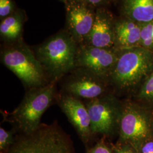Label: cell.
<instances>
[{
    "instance_id": "obj_1",
    "label": "cell",
    "mask_w": 153,
    "mask_h": 153,
    "mask_svg": "<svg viewBox=\"0 0 153 153\" xmlns=\"http://www.w3.org/2000/svg\"><path fill=\"white\" fill-rule=\"evenodd\" d=\"M57 83L51 82L40 88L26 91L21 103L12 112H2L4 121L10 123L17 133L27 134L35 131L44 112L57 103Z\"/></svg>"
},
{
    "instance_id": "obj_2",
    "label": "cell",
    "mask_w": 153,
    "mask_h": 153,
    "mask_svg": "<svg viewBox=\"0 0 153 153\" xmlns=\"http://www.w3.org/2000/svg\"><path fill=\"white\" fill-rule=\"evenodd\" d=\"M79 44L70 33H60L39 45L35 55L49 83H57L76 68Z\"/></svg>"
},
{
    "instance_id": "obj_3",
    "label": "cell",
    "mask_w": 153,
    "mask_h": 153,
    "mask_svg": "<svg viewBox=\"0 0 153 153\" xmlns=\"http://www.w3.org/2000/svg\"><path fill=\"white\" fill-rule=\"evenodd\" d=\"M121 51L107 78L109 87L118 94L131 91L153 68V55L150 50L135 47Z\"/></svg>"
},
{
    "instance_id": "obj_4",
    "label": "cell",
    "mask_w": 153,
    "mask_h": 153,
    "mask_svg": "<svg viewBox=\"0 0 153 153\" xmlns=\"http://www.w3.org/2000/svg\"><path fill=\"white\" fill-rule=\"evenodd\" d=\"M7 153H76L71 138L57 120L42 123L31 133H18Z\"/></svg>"
},
{
    "instance_id": "obj_5",
    "label": "cell",
    "mask_w": 153,
    "mask_h": 153,
    "mask_svg": "<svg viewBox=\"0 0 153 153\" xmlns=\"http://www.w3.org/2000/svg\"><path fill=\"white\" fill-rule=\"evenodd\" d=\"M1 61L19 79L26 91L49 83L35 53L25 44L6 48L1 52Z\"/></svg>"
},
{
    "instance_id": "obj_6",
    "label": "cell",
    "mask_w": 153,
    "mask_h": 153,
    "mask_svg": "<svg viewBox=\"0 0 153 153\" xmlns=\"http://www.w3.org/2000/svg\"><path fill=\"white\" fill-rule=\"evenodd\" d=\"M90 119L93 135H111L119 132L123 103L109 93L97 98L83 101Z\"/></svg>"
},
{
    "instance_id": "obj_7",
    "label": "cell",
    "mask_w": 153,
    "mask_h": 153,
    "mask_svg": "<svg viewBox=\"0 0 153 153\" xmlns=\"http://www.w3.org/2000/svg\"><path fill=\"white\" fill-rule=\"evenodd\" d=\"M59 92L82 101L100 97L108 93L107 79L83 68L76 67L58 82Z\"/></svg>"
},
{
    "instance_id": "obj_8",
    "label": "cell",
    "mask_w": 153,
    "mask_h": 153,
    "mask_svg": "<svg viewBox=\"0 0 153 153\" xmlns=\"http://www.w3.org/2000/svg\"><path fill=\"white\" fill-rule=\"evenodd\" d=\"M152 128V119L146 111L131 102L123 103L119 129L122 142L138 149L148 139Z\"/></svg>"
},
{
    "instance_id": "obj_9",
    "label": "cell",
    "mask_w": 153,
    "mask_h": 153,
    "mask_svg": "<svg viewBox=\"0 0 153 153\" xmlns=\"http://www.w3.org/2000/svg\"><path fill=\"white\" fill-rule=\"evenodd\" d=\"M117 57L118 53L114 49L80 44L76 52V67L85 68L107 79Z\"/></svg>"
},
{
    "instance_id": "obj_10",
    "label": "cell",
    "mask_w": 153,
    "mask_h": 153,
    "mask_svg": "<svg viewBox=\"0 0 153 153\" xmlns=\"http://www.w3.org/2000/svg\"><path fill=\"white\" fill-rule=\"evenodd\" d=\"M57 105L67 117L82 141L88 142L93 136L88 109L83 101L59 92Z\"/></svg>"
},
{
    "instance_id": "obj_11",
    "label": "cell",
    "mask_w": 153,
    "mask_h": 153,
    "mask_svg": "<svg viewBox=\"0 0 153 153\" xmlns=\"http://www.w3.org/2000/svg\"><path fill=\"white\" fill-rule=\"evenodd\" d=\"M67 23L70 33L79 45L83 44L90 33L95 14L84 3H71L67 9Z\"/></svg>"
},
{
    "instance_id": "obj_12",
    "label": "cell",
    "mask_w": 153,
    "mask_h": 153,
    "mask_svg": "<svg viewBox=\"0 0 153 153\" xmlns=\"http://www.w3.org/2000/svg\"><path fill=\"white\" fill-rule=\"evenodd\" d=\"M115 43V33L113 32L109 19L102 13L97 12L92 29L83 44L101 48L114 49Z\"/></svg>"
},
{
    "instance_id": "obj_13",
    "label": "cell",
    "mask_w": 153,
    "mask_h": 153,
    "mask_svg": "<svg viewBox=\"0 0 153 153\" xmlns=\"http://www.w3.org/2000/svg\"><path fill=\"white\" fill-rule=\"evenodd\" d=\"M141 28L131 21L119 22L115 27L116 42L121 49L135 47L141 43Z\"/></svg>"
},
{
    "instance_id": "obj_14",
    "label": "cell",
    "mask_w": 153,
    "mask_h": 153,
    "mask_svg": "<svg viewBox=\"0 0 153 153\" xmlns=\"http://www.w3.org/2000/svg\"><path fill=\"white\" fill-rule=\"evenodd\" d=\"M124 9L126 14L137 22L153 21V0H125Z\"/></svg>"
},
{
    "instance_id": "obj_15",
    "label": "cell",
    "mask_w": 153,
    "mask_h": 153,
    "mask_svg": "<svg viewBox=\"0 0 153 153\" xmlns=\"http://www.w3.org/2000/svg\"><path fill=\"white\" fill-rule=\"evenodd\" d=\"M22 28V22L19 17L8 16L1 23L0 33L4 38L14 41L19 36Z\"/></svg>"
},
{
    "instance_id": "obj_16",
    "label": "cell",
    "mask_w": 153,
    "mask_h": 153,
    "mask_svg": "<svg viewBox=\"0 0 153 153\" xmlns=\"http://www.w3.org/2000/svg\"><path fill=\"white\" fill-rule=\"evenodd\" d=\"M17 133L16 129L13 128L10 131H6L2 127L0 128V151L1 153H7L14 142Z\"/></svg>"
},
{
    "instance_id": "obj_17",
    "label": "cell",
    "mask_w": 153,
    "mask_h": 153,
    "mask_svg": "<svg viewBox=\"0 0 153 153\" xmlns=\"http://www.w3.org/2000/svg\"><path fill=\"white\" fill-rule=\"evenodd\" d=\"M138 97L153 104V71L145 80Z\"/></svg>"
},
{
    "instance_id": "obj_18",
    "label": "cell",
    "mask_w": 153,
    "mask_h": 153,
    "mask_svg": "<svg viewBox=\"0 0 153 153\" xmlns=\"http://www.w3.org/2000/svg\"><path fill=\"white\" fill-rule=\"evenodd\" d=\"M141 43L142 44V47L149 50L153 49V21L149 22L141 28Z\"/></svg>"
},
{
    "instance_id": "obj_19",
    "label": "cell",
    "mask_w": 153,
    "mask_h": 153,
    "mask_svg": "<svg viewBox=\"0 0 153 153\" xmlns=\"http://www.w3.org/2000/svg\"><path fill=\"white\" fill-rule=\"evenodd\" d=\"M13 10L11 0H0V16L4 18L10 14Z\"/></svg>"
},
{
    "instance_id": "obj_20",
    "label": "cell",
    "mask_w": 153,
    "mask_h": 153,
    "mask_svg": "<svg viewBox=\"0 0 153 153\" xmlns=\"http://www.w3.org/2000/svg\"><path fill=\"white\" fill-rule=\"evenodd\" d=\"M88 153H112L109 148L103 141L99 142L93 148L90 149Z\"/></svg>"
},
{
    "instance_id": "obj_21",
    "label": "cell",
    "mask_w": 153,
    "mask_h": 153,
    "mask_svg": "<svg viewBox=\"0 0 153 153\" xmlns=\"http://www.w3.org/2000/svg\"><path fill=\"white\" fill-rule=\"evenodd\" d=\"M141 153H153V141L145 143L141 147Z\"/></svg>"
},
{
    "instance_id": "obj_22",
    "label": "cell",
    "mask_w": 153,
    "mask_h": 153,
    "mask_svg": "<svg viewBox=\"0 0 153 153\" xmlns=\"http://www.w3.org/2000/svg\"><path fill=\"white\" fill-rule=\"evenodd\" d=\"M115 153H134V152L128 145H124L115 149Z\"/></svg>"
},
{
    "instance_id": "obj_23",
    "label": "cell",
    "mask_w": 153,
    "mask_h": 153,
    "mask_svg": "<svg viewBox=\"0 0 153 153\" xmlns=\"http://www.w3.org/2000/svg\"><path fill=\"white\" fill-rule=\"evenodd\" d=\"M78 2L82 3H86L88 4H91L93 5H97L102 3L104 0H77Z\"/></svg>"
},
{
    "instance_id": "obj_24",
    "label": "cell",
    "mask_w": 153,
    "mask_h": 153,
    "mask_svg": "<svg viewBox=\"0 0 153 153\" xmlns=\"http://www.w3.org/2000/svg\"><path fill=\"white\" fill-rule=\"evenodd\" d=\"M61 1H62L66 2V1H71V0H61Z\"/></svg>"
}]
</instances>
